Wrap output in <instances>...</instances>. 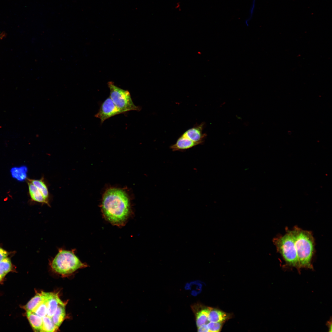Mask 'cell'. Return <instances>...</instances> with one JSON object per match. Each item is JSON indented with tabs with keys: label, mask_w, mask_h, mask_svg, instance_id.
Masks as SVG:
<instances>
[{
	"label": "cell",
	"mask_w": 332,
	"mask_h": 332,
	"mask_svg": "<svg viewBox=\"0 0 332 332\" xmlns=\"http://www.w3.org/2000/svg\"><path fill=\"white\" fill-rule=\"evenodd\" d=\"M101 208L105 219L113 225L119 227L125 225L131 213L127 194L119 188H110L106 191L103 196Z\"/></svg>",
	"instance_id": "6da1fadb"
},
{
	"label": "cell",
	"mask_w": 332,
	"mask_h": 332,
	"mask_svg": "<svg viewBox=\"0 0 332 332\" xmlns=\"http://www.w3.org/2000/svg\"><path fill=\"white\" fill-rule=\"evenodd\" d=\"M292 231L300 268L313 269L311 262L314 253L315 243L312 232L296 226Z\"/></svg>",
	"instance_id": "7a4b0ae2"
},
{
	"label": "cell",
	"mask_w": 332,
	"mask_h": 332,
	"mask_svg": "<svg viewBox=\"0 0 332 332\" xmlns=\"http://www.w3.org/2000/svg\"><path fill=\"white\" fill-rule=\"evenodd\" d=\"M74 250H66L60 248L57 255L51 262V267L55 272L62 275L71 274L78 269L86 267L76 255Z\"/></svg>",
	"instance_id": "3957f363"
},
{
	"label": "cell",
	"mask_w": 332,
	"mask_h": 332,
	"mask_svg": "<svg viewBox=\"0 0 332 332\" xmlns=\"http://www.w3.org/2000/svg\"><path fill=\"white\" fill-rule=\"evenodd\" d=\"M286 233L274 238L273 242L277 251L279 253L286 265L294 267L300 271L295 246L294 237L292 230L286 228Z\"/></svg>",
	"instance_id": "277c9868"
},
{
	"label": "cell",
	"mask_w": 332,
	"mask_h": 332,
	"mask_svg": "<svg viewBox=\"0 0 332 332\" xmlns=\"http://www.w3.org/2000/svg\"><path fill=\"white\" fill-rule=\"evenodd\" d=\"M109 97L122 113L130 111H140L141 108L133 103L129 92L116 85L112 81L108 83Z\"/></svg>",
	"instance_id": "5b68a950"
},
{
	"label": "cell",
	"mask_w": 332,
	"mask_h": 332,
	"mask_svg": "<svg viewBox=\"0 0 332 332\" xmlns=\"http://www.w3.org/2000/svg\"><path fill=\"white\" fill-rule=\"evenodd\" d=\"M121 113H122L121 112L109 97L101 104L98 112L95 116L100 119L101 123H102L106 119Z\"/></svg>",
	"instance_id": "8992f818"
},
{
	"label": "cell",
	"mask_w": 332,
	"mask_h": 332,
	"mask_svg": "<svg viewBox=\"0 0 332 332\" xmlns=\"http://www.w3.org/2000/svg\"><path fill=\"white\" fill-rule=\"evenodd\" d=\"M205 124L204 122H202L200 124H196L186 131L181 136L198 145L204 143L207 136V134L203 132Z\"/></svg>",
	"instance_id": "52a82bcc"
},
{
	"label": "cell",
	"mask_w": 332,
	"mask_h": 332,
	"mask_svg": "<svg viewBox=\"0 0 332 332\" xmlns=\"http://www.w3.org/2000/svg\"><path fill=\"white\" fill-rule=\"evenodd\" d=\"M192 308L195 314L197 327L205 324L208 321L210 307H201V305L196 304L192 306Z\"/></svg>",
	"instance_id": "ba28073f"
},
{
	"label": "cell",
	"mask_w": 332,
	"mask_h": 332,
	"mask_svg": "<svg viewBox=\"0 0 332 332\" xmlns=\"http://www.w3.org/2000/svg\"><path fill=\"white\" fill-rule=\"evenodd\" d=\"M61 301L57 293L49 292L47 298V316L51 318L53 315Z\"/></svg>",
	"instance_id": "9c48e42d"
},
{
	"label": "cell",
	"mask_w": 332,
	"mask_h": 332,
	"mask_svg": "<svg viewBox=\"0 0 332 332\" xmlns=\"http://www.w3.org/2000/svg\"><path fill=\"white\" fill-rule=\"evenodd\" d=\"M48 294V292L43 291L37 293L26 305L27 311L33 312L39 304L47 298Z\"/></svg>",
	"instance_id": "30bf717a"
},
{
	"label": "cell",
	"mask_w": 332,
	"mask_h": 332,
	"mask_svg": "<svg viewBox=\"0 0 332 332\" xmlns=\"http://www.w3.org/2000/svg\"><path fill=\"white\" fill-rule=\"evenodd\" d=\"M229 315L217 309L210 307L208 320L210 322H222L228 319Z\"/></svg>",
	"instance_id": "8fae6325"
},
{
	"label": "cell",
	"mask_w": 332,
	"mask_h": 332,
	"mask_svg": "<svg viewBox=\"0 0 332 332\" xmlns=\"http://www.w3.org/2000/svg\"><path fill=\"white\" fill-rule=\"evenodd\" d=\"M28 184L29 192L31 199L34 201L45 203L49 206V201L45 198L38 188L28 180Z\"/></svg>",
	"instance_id": "7c38bea8"
},
{
	"label": "cell",
	"mask_w": 332,
	"mask_h": 332,
	"mask_svg": "<svg viewBox=\"0 0 332 332\" xmlns=\"http://www.w3.org/2000/svg\"><path fill=\"white\" fill-rule=\"evenodd\" d=\"M65 315V305L61 301L59 303L55 313L51 317L54 323L58 328L63 321Z\"/></svg>",
	"instance_id": "4fadbf2b"
},
{
	"label": "cell",
	"mask_w": 332,
	"mask_h": 332,
	"mask_svg": "<svg viewBox=\"0 0 332 332\" xmlns=\"http://www.w3.org/2000/svg\"><path fill=\"white\" fill-rule=\"evenodd\" d=\"M27 318L33 329L36 331L41 332L42 324V318L32 312L27 311Z\"/></svg>",
	"instance_id": "5bb4252c"
},
{
	"label": "cell",
	"mask_w": 332,
	"mask_h": 332,
	"mask_svg": "<svg viewBox=\"0 0 332 332\" xmlns=\"http://www.w3.org/2000/svg\"><path fill=\"white\" fill-rule=\"evenodd\" d=\"M36 187L42 193L45 198L49 201V192L47 187L42 178L40 180H28Z\"/></svg>",
	"instance_id": "9a60e30c"
},
{
	"label": "cell",
	"mask_w": 332,
	"mask_h": 332,
	"mask_svg": "<svg viewBox=\"0 0 332 332\" xmlns=\"http://www.w3.org/2000/svg\"><path fill=\"white\" fill-rule=\"evenodd\" d=\"M43 324L41 332L56 331L58 328L53 322L51 317L47 315L42 318Z\"/></svg>",
	"instance_id": "2e32d148"
},
{
	"label": "cell",
	"mask_w": 332,
	"mask_h": 332,
	"mask_svg": "<svg viewBox=\"0 0 332 332\" xmlns=\"http://www.w3.org/2000/svg\"><path fill=\"white\" fill-rule=\"evenodd\" d=\"M11 268V263L9 258H6L0 262V277L2 279Z\"/></svg>",
	"instance_id": "e0dca14e"
},
{
	"label": "cell",
	"mask_w": 332,
	"mask_h": 332,
	"mask_svg": "<svg viewBox=\"0 0 332 332\" xmlns=\"http://www.w3.org/2000/svg\"><path fill=\"white\" fill-rule=\"evenodd\" d=\"M47 298L42 301L32 312L34 313L38 316L43 318L47 315Z\"/></svg>",
	"instance_id": "ac0fdd59"
},
{
	"label": "cell",
	"mask_w": 332,
	"mask_h": 332,
	"mask_svg": "<svg viewBox=\"0 0 332 332\" xmlns=\"http://www.w3.org/2000/svg\"><path fill=\"white\" fill-rule=\"evenodd\" d=\"M207 325L209 330V332H219L221 329L222 324V322H210Z\"/></svg>",
	"instance_id": "d6986e66"
},
{
	"label": "cell",
	"mask_w": 332,
	"mask_h": 332,
	"mask_svg": "<svg viewBox=\"0 0 332 332\" xmlns=\"http://www.w3.org/2000/svg\"><path fill=\"white\" fill-rule=\"evenodd\" d=\"M255 0H253L250 9L249 15L248 18L245 20V21L246 25L247 26H249V23L253 17L255 6Z\"/></svg>",
	"instance_id": "ffe728a7"
},
{
	"label": "cell",
	"mask_w": 332,
	"mask_h": 332,
	"mask_svg": "<svg viewBox=\"0 0 332 332\" xmlns=\"http://www.w3.org/2000/svg\"><path fill=\"white\" fill-rule=\"evenodd\" d=\"M7 252L2 248L0 247V262L7 258Z\"/></svg>",
	"instance_id": "44dd1931"
},
{
	"label": "cell",
	"mask_w": 332,
	"mask_h": 332,
	"mask_svg": "<svg viewBox=\"0 0 332 332\" xmlns=\"http://www.w3.org/2000/svg\"><path fill=\"white\" fill-rule=\"evenodd\" d=\"M198 332H209V330L207 324H204L198 327Z\"/></svg>",
	"instance_id": "7402d4cb"
},
{
	"label": "cell",
	"mask_w": 332,
	"mask_h": 332,
	"mask_svg": "<svg viewBox=\"0 0 332 332\" xmlns=\"http://www.w3.org/2000/svg\"><path fill=\"white\" fill-rule=\"evenodd\" d=\"M331 322H330L329 321L328 322L327 324L328 327H329V331L330 332L332 331V325Z\"/></svg>",
	"instance_id": "603a6c76"
},
{
	"label": "cell",
	"mask_w": 332,
	"mask_h": 332,
	"mask_svg": "<svg viewBox=\"0 0 332 332\" xmlns=\"http://www.w3.org/2000/svg\"><path fill=\"white\" fill-rule=\"evenodd\" d=\"M180 3L178 2V3H177L176 6L175 8H176V9L178 8H180Z\"/></svg>",
	"instance_id": "cb8c5ba5"
},
{
	"label": "cell",
	"mask_w": 332,
	"mask_h": 332,
	"mask_svg": "<svg viewBox=\"0 0 332 332\" xmlns=\"http://www.w3.org/2000/svg\"><path fill=\"white\" fill-rule=\"evenodd\" d=\"M2 37V36H1V35H0V39H1Z\"/></svg>",
	"instance_id": "d4e9b609"
},
{
	"label": "cell",
	"mask_w": 332,
	"mask_h": 332,
	"mask_svg": "<svg viewBox=\"0 0 332 332\" xmlns=\"http://www.w3.org/2000/svg\"><path fill=\"white\" fill-rule=\"evenodd\" d=\"M2 279V278H1L0 277V280H1V279Z\"/></svg>",
	"instance_id": "484cf974"
}]
</instances>
